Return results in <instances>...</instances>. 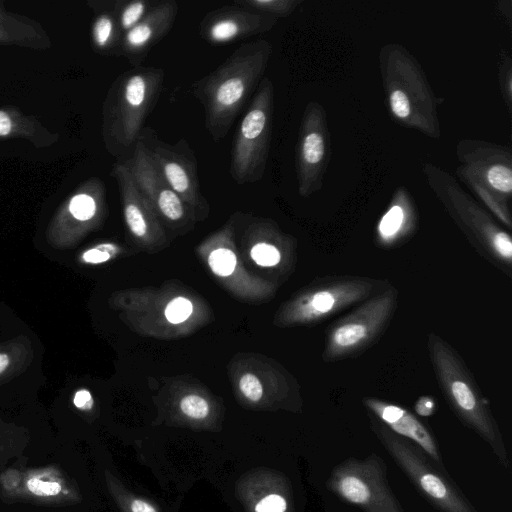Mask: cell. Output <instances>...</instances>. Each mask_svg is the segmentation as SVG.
<instances>
[{
	"mask_svg": "<svg viewBox=\"0 0 512 512\" xmlns=\"http://www.w3.org/2000/svg\"><path fill=\"white\" fill-rule=\"evenodd\" d=\"M272 52L271 44L257 39L240 45L215 70L192 84L204 110L211 138L222 140L248 97L263 79Z\"/></svg>",
	"mask_w": 512,
	"mask_h": 512,
	"instance_id": "cell-1",
	"label": "cell"
},
{
	"mask_svg": "<svg viewBox=\"0 0 512 512\" xmlns=\"http://www.w3.org/2000/svg\"><path fill=\"white\" fill-rule=\"evenodd\" d=\"M428 349L439 386L449 405L466 425L490 445L507 467L508 457L498 425L458 353L434 333L428 336Z\"/></svg>",
	"mask_w": 512,
	"mask_h": 512,
	"instance_id": "cell-2",
	"label": "cell"
},
{
	"mask_svg": "<svg viewBox=\"0 0 512 512\" xmlns=\"http://www.w3.org/2000/svg\"><path fill=\"white\" fill-rule=\"evenodd\" d=\"M164 77L162 68L136 66L117 79L109 129L118 147L129 149L138 141L143 124L159 99Z\"/></svg>",
	"mask_w": 512,
	"mask_h": 512,
	"instance_id": "cell-3",
	"label": "cell"
},
{
	"mask_svg": "<svg viewBox=\"0 0 512 512\" xmlns=\"http://www.w3.org/2000/svg\"><path fill=\"white\" fill-rule=\"evenodd\" d=\"M273 113V86L263 78L243 116L233 141L230 175L238 184L262 179L269 153Z\"/></svg>",
	"mask_w": 512,
	"mask_h": 512,
	"instance_id": "cell-4",
	"label": "cell"
},
{
	"mask_svg": "<svg viewBox=\"0 0 512 512\" xmlns=\"http://www.w3.org/2000/svg\"><path fill=\"white\" fill-rule=\"evenodd\" d=\"M398 291L392 285L362 302L327 330L323 359L353 357L377 341L396 310Z\"/></svg>",
	"mask_w": 512,
	"mask_h": 512,
	"instance_id": "cell-5",
	"label": "cell"
},
{
	"mask_svg": "<svg viewBox=\"0 0 512 512\" xmlns=\"http://www.w3.org/2000/svg\"><path fill=\"white\" fill-rule=\"evenodd\" d=\"M327 488L364 512H404L388 485L385 463L375 454L335 466Z\"/></svg>",
	"mask_w": 512,
	"mask_h": 512,
	"instance_id": "cell-6",
	"label": "cell"
},
{
	"mask_svg": "<svg viewBox=\"0 0 512 512\" xmlns=\"http://www.w3.org/2000/svg\"><path fill=\"white\" fill-rule=\"evenodd\" d=\"M378 438L422 495L443 512H476L440 472L435 471L407 441L383 425H374Z\"/></svg>",
	"mask_w": 512,
	"mask_h": 512,
	"instance_id": "cell-7",
	"label": "cell"
},
{
	"mask_svg": "<svg viewBox=\"0 0 512 512\" xmlns=\"http://www.w3.org/2000/svg\"><path fill=\"white\" fill-rule=\"evenodd\" d=\"M390 284L367 277H330L299 299L296 317L303 322L325 320L355 304L362 303Z\"/></svg>",
	"mask_w": 512,
	"mask_h": 512,
	"instance_id": "cell-8",
	"label": "cell"
},
{
	"mask_svg": "<svg viewBox=\"0 0 512 512\" xmlns=\"http://www.w3.org/2000/svg\"><path fill=\"white\" fill-rule=\"evenodd\" d=\"M139 139L164 181L188 206L203 202L194 152L185 139L169 144L145 132Z\"/></svg>",
	"mask_w": 512,
	"mask_h": 512,
	"instance_id": "cell-9",
	"label": "cell"
},
{
	"mask_svg": "<svg viewBox=\"0 0 512 512\" xmlns=\"http://www.w3.org/2000/svg\"><path fill=\"white\" fill-rule=\"evenodd\" d=\"M0 486L8 498L41 504H68L77 497L71 483L54 466L8 469L0 475Z\"/></svg>",
	"mask_w": 512,
	"mask_h": 512,
	"instance_id": "cell-10",
	"label": "cell"
},
{
	"mask_svg": "<svg viewBox=\"0 0 512 512\" xmlns=\"http://www.w3.org/2000/svg\"><path fill=\"white\" fill-rule=\"evenodd\" d=\"M275 17L234 4L208 12L199 25V33L211 44H226L263 34L276 24Z\"/></svg>",
	"mask_w": 512,
	"mask_h": 512,
	"instance_id": "cell-11",
	"label": "cell"
},
{
	"mask_svg": "<svg viewBox=\"0 0 512 512\" xmlns=\"http://www.w3.org/2000/svg\"><path fill=\"white\" fill-rule=\"evenodd\" d=\"M127 165L138 188L164 218L178 222L185 217L186 204L160 176L140 139Z\"/></svg>",
	"mask_w": 512,
	"mask_h": 512,
	"instance_id": "cell-12",
	"label": "cell"
},
{
	"mask_svg": "<svg viewBox=\"0 0 512 512\" xmlns=\"http://www.w3.org/2000/svg\"><path fill=\"white\" fill-rule=\"evenodd\" d=\"M177 13L176 1H157L138 24L123 34L120 42L121 54L135 67L139 66L148 52L173 27Z\"/></svg>",
	"mask_w": 512,
	"mask_h": 512,
	"instance_id": "cell-13",
	"label": "cell"
},
{
	"mask_svg": "<svg viewBox=\"0 0 512 512\" xmlns=\"http://www.w3.org/2000/svg\"><path fill=\"white\" fill-rule=\"evenodd\" d=\"M364 405L396 434L416 442L434 461L441 463L436 442L426 427L404 408L376 398H364Z\"/></svg>",
	"mask_w": 512,
	"mask_h": 512,
	"instance_id": "cell-14",
	"label": "cell"
},
{
	"mask_svg": "<svg viewBox=\"0 0 512 512\" xmlns=\"http://www.w3.org/2000/svg\"><path fill=\"white\" fill-rule=\"evenodd\" d=\"M156 3L157 1L150 0L119 2L117 21L122 36L138 24Z\"/></svg>",
	"mask_w": 512,
	"mask_h": 512,
	"instance_id": "cell-15",
	"label": "cell"
},
{
	"mask_svg": "<svg viewBox=\"0 0 512 512\" xmlns=\"http://www.w3.org/2000/svg\"><path fill=\"white\" fill-rule=\"evenodd\" d=\"M403 221L404 213L401 207L394 206L387 211L378 226L379 237L382 243H394L401 233Z\"/></svg>",
	"mask_w": 512,
	"mask_h": 512,
	"instance_id": "cell-16",
	"label": "cell"
},
{
	"mask_svg": "<svg viewBox=\"0 0 512 512\" xmlns=\"http://www.w3.org/2000/svg\"><path fill=\"white\" fill-rule=\"evenodd\" d=\"M116 35L122 38L118 21H115L112 15L102 14L96 19L93 27V38L98 47L106 48L113 44Z\"/></svg>",
	"mask_w": 512,
	"mask_h": 512,
	"instance_id": "cell-17",
	"label": "cell"
},
{
	"mask_svg": "<svg viewBox=\"0 0 512 512\" xmlns=\"http://www.w3.org/2000/svg\"><path fill=\"white\" fill-rule=\"evenodd\" d=\"M232 4L272 17L285 15L293 2L286 0H234Z\"/></svg>",
	"mask_w": 512,
	"mask_h": 512,
	"instance_id": "cell-18",
	"label": "cell"
},
{
	"mask_svg": "<svg viewBox=\"0 0 512 512\" xmlns=\"http://www.w3.org/2000/svg\"><path fill=\"white\" fill-rule=\"evenodd\" d=\"M324 155V141L317 132L306 134L302 140L301 157L302 160L310 165L317 164Z\"/></svg>",
	"mask_w": 512,
	"mask_h": 512,
	"instance_id": "cell-19",
	"label": "cell"
},
{
	"mask_svg": "<svg viewBox=\"0 0 512 512\" xmlns=\"http://www.w3.org/2000/svg\"><path fill=\"white\" fill-rule=\"evenodd\" d=\"M208 262L215 274L228 276L234 271L237 260L231 250L220 248L210 254Z\"/></svg>",
	"mask_w": 512,
	"mask_h": 512,
	"instance_id": "cell-20",
	"label": "cell"
},
{
	"mask_svg": "<svg viewBox=\"0 0 512 512\" xmlns=\"http://www.w3.org/2000/svg\"><path fill=\"white\" fill-rule=\"evenodd\" d=\"M69 209L77 220L86 221L96 214L97 202L90 194L81 193L71 199Z\"/></svg>",
	"mask_w": 512,
	"mask_h": 512,
	"instance_id": "cell-21",
	"label": "cell"
},
{
	"mask_svg": "<svg viewBox=\"0 0 512 512\" xmlns=\"http://www.w3.org/2000/svg\"><path fill=\"white\" fill-rule=\"evenodd\" d=\"M488 183L500 192L509 193L512 190V172L503 165H494L486 173Z\"/></svg>",
	"mask_w": 512,
	"mask_h": 512,
	"instance_id": "cell-22",
	"label": "cell"
},
{
	"mask_svg": "<svg viewBox=\"0 0 512 512\" xmlns=\"http://www.w3.org/2000/svg\"><path fill=\"white\" fill-rule=\"evenodd\" d=\"M192 313L191 302L183 297H177L169 302L165 309L167 320L173 324L185 321Z\"/></svg>",
	"mask_w": 512,
	"mask_h": 512,
	"instance_id": "cell-23",
	"label": "cell"
},
{
	"mask_svg": "<svg viewBox=\"0 0 512 512\" xmlns=\"http://www.w3.org/2000/svg\"><path fill=\"white\" fill-rule=\"evenodd\" d=\"M252 259L261 266H274L279 263L281 255L279 250L267 243H258L251 250Z\"/></svg>",
	"mask_w": 512,
	"mask_h": 512,
	"instance_id": "cell-24",
	"label": "cell"
},
{
	"mask_svg": "<svg viewBox=\"0 0 512 512\" xmlns=\"http://www.w3.org/2000/svg\"><path fill=\"white\" fill-rule=\"evenodd\" d=\"M182 412L195 419H203L209 413L207 402L200 396L187 395L180 402Z\"/></svg>",
	"mask_w": 512,
	"mask_h": 512,
	"instance_id": "cell-25",
	"label": "cell"
},
{
	"mask_svg": "<svg viewBox=\"0 0 512 512\" xmlns=\"http://www.w3.org/2000/svg\"><path fill=\"white\" fill-rule=\"evenodd\" d=\"M239 387L244 396L253 402L259 401L262 397V385L259 379L251 373H246L241 377Z\"/></svg>",
	"mask_w": 512,
	"mask_h": 512,
	"instance_id": "cell-26",
	"label": "cell"
},
{
	"mask_svg": "<svg viewBox=\"0 0 512 512\" xmlns=\"http://www.w3.org/2000/svg\"><path fill=\"white\" fill-rule=\"evenodd\" d=\"M392 112L399 118H406L410 114V103L402 90H395L390 95Z\"/></svg>",
	"mask_w": 512,
	"mask_h": 512,
	"instance_id": "cell-27",
	"label": "cell"
},
{
	"mask_svg": "<svg viewBox=\"0 0 512 512\" xmlns=\"http://www.w3.org/2000/svg\"><path fill=\"white\" fill-rule=\"evenodd\" d=\"M285 510V499L276 494L266 496L256 506V512H284Z\"/></svg>",
	"mask_w": 512,
	"mask_h": 512,
	"instance_id": "cell-28",
	"label": "cell"
},
{
	"mask_svg": "<svg viewBox=\"0 0 512 512\" xmlns=\"http://www.w3.org/2000/svg\"><path fill=\"white\" fill-rule=\"evenodd\" d=\"M415 411L420 416L429 417L435 411V402L430 396H422L415 403Z\"/></svg>",
	"mask_w": 512,
	"mask_h": 512,
	"instance_id": "cell-29",
	"label": "cell"
},
{
	"mask_svg": "<svg viewBox=\"0 0 512 512\" xmlns=\"http://www.w3.org/2000/svg\"><path fill=\"white\" fill-rule=\"evenodd\" d=\"M108 252L109 251L107 250H103V247L101 245L97 248L86 251L83 254V259L84 261L89 263L105 262L110 258V254Z\"/></svg>",
	"mask_w": 512,
	"mask_h": 512,
	"instance_id": "cell-30",
	"label": "cell"
},
{
	"mask_svg": "<svg viewBox=\"0 0 512 512\" xmlns=\"http://www.w3.org/2000/svg\"><path fill=\"white\" fill-rule=\"evenodd\" d=\"M74 405L81 410H89L93 405V400L89 391L82 389L75 393L73 399Z\"/></svg>",
	"mask_w": 512,
	"mask_h": 512,
	"instance_id": "cell-31",
	"label": "cell"
},
{
	"mask_svg": "<svg viewBox=\"0 0 512 512\" xmlns=\"http://www.w3.org/2000/svg\"><path fill=\"white\" fill-rule=\"evenodd\" d=\"M12 128V122L9 116L0 111V136H6L10 133Z\"/></svg>",
	"mask_w": 512,
	"mask_h": 512,
	"instance_id": "cell-32",
	"label": "cell"
},
{
	"mask_svg": "<svg viewBox=\"0 0 512 512\" xmlns=\"http://www.w3.org/2000/svg\"><path fill=\"white\" fill-rule=\"evenodd\" d=\"M132 512H156V510L148 503L142 500H134L131 504Z\"/></svg>",
	"mask_w": 512,
	"mask_h": 512,
	"instance_id": "cell-33",
	"label": "cell"
},
{
	"mask_svg": "<svg viewBox=\"0 0 512 512\" xmlns=\"http://www.w3.org/2000/svg\"><path fill=\"white\" fill-rule=\"evenodd\" d=\"M9 364V357L6 354L0 353V373H2Z\"/></svg>",
	"mask_w": 512,
	"mask_h": 512,
	"instance_id": "cell-34",
	"label": "cell"
}]
</instances>
